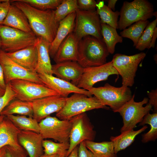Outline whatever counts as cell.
Returning <instances> with one entry per match:
<instances>
[{
	"mask_svg": "<svg viewBox=\"0 0 157 157\" xmlns=\"http://www.w3.org/2000/svg\"><path fill=\"white\" fill-rule=\"evenodd\" d=\"M154 6L147 0L124 2L119 12L118 29L123 30L134 23L148 20L154 16Z\"/></svg>",
	"mask_w": 157,
	"mask_h": 157,
	"instance_id": "cell-4",
	"label": "cell"
},
{
	"mask_svg": "<svg viewBox=\"0 0 157 157\" xmlns=\"http://www.w3.org/2000/svg\"><path fill=\"white\" fill-rule=\"evenodd\" d=\"M1 39L0 38V48L1 46Z\"/></svg>",
	"mask_w": 157,
	"mask_h": 157,
	"instance_id": "cell-51",
	"label": "cell"
},
{
	"mask_svg": "<svg viewBox=\"0 0 157 157\" xmlns=\"http://www.w3.org/2000/svg\"><path fill=\"white\" fill-rule=\"evenodd\" d=\"M37 36L3 25H0V48L6 53L14 52L35 45Z\"/></svg>",
	"mask_w": 157,
	"mask_h": 157,
	"instance_id": "cell-5",
	"label": "cell"
},
{
	"mask_svg": "<svg viewBox=\"0 0 157 157\" xmlns=\"http://www.w3.org/2000/svg\"><path fill=\"white\" fill-rule=\"evenodd\" d=\"M149 23L148 20L137 21L128 28H126L120 32L122 38H128L133 42L135 47L146 26Z\"/></svg>",
	"mask_w": 157,
	"mask_h": 157,
	"instance_id": "cell-31",
	"label": "cell"
},
{
	"mask_svg": "<svg viewBox=\"0 0 157 157\" xmlns=\"http://www.w3.org/2000/svg\"><path fill=\"white\" fill-rule=\"evenodd\" d=\"M5 53L18 64L28 70L36 72L38 52L35 44L14 52Z\"/></svg>",
	"mask_w": 157,
	"mask_h": 157,
	"instance_id": "cell-20",
	"label": "cell"
},
{
	"mask_svg": "<svg viewBox=\"0 0 157 157\" xmlns=\"http://www.w3.org/2000/svg\"><path fill=\"white\" fill-rule=\"evenodd\" d=\"M20 131L5 116L0 122V149L7 146L16 148L21 147L18 139Z\"/></svg>",
	"mask_w": 157,
	"mask_h": 157,
	"instance_id": "cell-22",
	"label": "cell"
},
{
	"mask_svg": "<svg viewBox=\"0 0 157 157\" xmlns=\"http://www.w3.org/2000/svg\"><path fill=\"white\" fill-rule=\"evenodd\" d=\"M110 108L104 105L96 97H89L83 94L74 93L66 98L62 109L56 113V117L61 120H69L74 117L94 109Z\"/></svg>",
	"mask_w": 157,
	"mask_h": 157,
	"instance_id": "cell-3",
	"label": "cell"
},
{
	"mask_svg": "<svg viewBox=\"0 0 157 157\" xmlns=\"http://www.w3.org/2000/svg\"><path fill=\"white\" fill-rule=\"evenodd\" d=\"M79 9L83 10H95L97 3L94 0H78Z\"/></svg>",
	"mask_w": 157,
	"mask_h": 157,
	"instance_id": "cell-39",
	"label": "cell"
},
{
	"mask_svg": "<svg viewBox=\"0 0 157 157\" xmlns=\"http://www.w3.org/2000/svg\"><path fill=\"white\" fill-rule=\"evenodd\" d=\"M83 142L86 147L95 157H117L114 151L113 143L111 141L100 142L89 140Z\"/></svg>",
	"mask_w": 157,
	"mask_h": 157,
	"instance_id": "cell-27",
	"label": "cell"
},
{
	"mask_svg": "<svg viewBox=\"0 0 157 157\" xmlns=\"http://www.w3.org/2000/svg\"><path fill=\"white\" fill-rule=\"evenodd\" d=\"M97 3L96 10L99 15L101 23L106 24L116 29H118L119 12L113 11L105 5L103 1H99Z\"/></svg>",
	"mask_w": 157,
	"mask_h": 157,
	"instance_id": "cell-30",
	"label": "cell"
},
{
	"mask_svg": "<svg viewBox=\"0 0 157 157\" xmlns=\"http://www.w3.org/2000/svg\"><path fill=\"white\" fill-rule=\"evenodd\" d=\"M2 25L26 32H33L25 14L11 3L8 14Z\"/></svg>",
	"mask_w": 157,
	"mask_h": 157,
	"instance_id": "cell-23",
	"label": "cell"
},
{
	"mask_svg": "<svg viewBox=\"0 0 157 157\" xmlns=\"http://www.w3.org/2000/svg\"><path fill=\"white\" fill-rule=\"evenodd\" d=\"M18 139L19 144L26 151L29 157H39L44 154L43 139L40 133L21 131Z\"/></svg>",
	"mask_w": 157,
	"mask_h": 157,
	"instance_id": "cell-18",
	"label": "cell"
},
{
	"mask_svg": "<svg viewBox=\"0 0 157 157\" xmlns=\"http://www.w3.org/2000/svg\"><path fill=\"white\" fill-rule=\"evenodd\" d=\"M101 27L102 39L109 53L113 54L116 44L122 42L123 38L118 34L116 29L107 24L101 23Z\"/></svg>",
	"mask_w": 157,
	"mask_h": 157,
	"instance_id": "cell-28",
	"label": "cell"
},
{
	"mask_svg": "<svg viewBox=\"0 0 157 157\" xmlns=\"http://www.w3.org/2000/svg\"><path fill=\"white\" fill-rule=\"evenodd\" d=\"M6 116L20 131L40 133L39 122L33 117L19 115H9Z\"/></svg>",
	"mask_w": 157,
	"mask_h": 157,
	"instance_id": "cell-29",
	"label": "cell"
},
{
	"mask_svg": "<svg viewBox=\"0 0 157 157\" xmlns=\"http://www.w3.org/2000/svg\"><path fill=\"white\" fill-rule=\"evenodd\" d=\"M83 68L77 62L69 61L56 63L52 65V74L69 82L75 85L81 76Z\"/></svg>",
	"mask_w": 157,
	"mask_h": 157,
	"instance_id": "cell-17",
	"label": "cell"
},
{
	"mask_svg": "<svg viewBox=\"0 0 157 157\" xmlns=\"http://www.w3.org/2000/svg\"><path fill=\"white\" fill-rule=\"evenodd\" d=\"M147 128V126H143L138 130L134 131L133 129H130L121 133L118 136H111L110 139L113 143L115 153L117 154L129 146L133 142L136 136Z\"/></svg>",
	"mask_w": 157,
	"mask_h": 157,
	"instance_id": "cell-25",
	"label": "cell"
},
{
	"mask_svg": "<svg viewBox=\"0 0 157 157\" xmlns=\"http://www.w3.org/2000/svg\"><path fill=\"white\" fill-rule=\"evenodd\" d=\"M5 116L2 115H0V122L2 121Z\"/></svg>",
	"mask_w": 157,
	"mask_h": 157,
	"instance_id": "cell-50",
	"label": "cell"
},
{
	"mask_svg": "<svg viewBox=\"0 0 157 157\" xmlns=\"http://www.w3.org/2000/svg\"><path fill=\"white\" fill-rule=\"evenodd\" d=\"M109 54L102 39L87 36L78 42L77 62L83 68L100 66L106 63Z\"/></svg>",
	"mask_w": 157,
	"mask_h": 157,
	"instance_id": "cell-2",
	"label": "cell"
},
{
	"mask_svg": "<svg viewBox=\"0 0 157 157\" xmlns=\"http://www.w3.org/2000/svg\"><path fill=\"white\" fill-rule=\"evenodd\" d=\"M66 98L58 94L34 101L32 102L33 118L39 122L51 114L58 113L64 106Z\"/></svg>",
	"mask_w": 157,
	"mask_h": 157,
	"instance_id": "cell-15",
	"label": "cell"
},
{
	"mask_svg": "<svg viewBox=\"0 0 157 157\" xmlns=\"http://www.w3.org/2000/svg\"><path fill=\"white\" fill-rule=\"evenodd\" d=\"M11 4V0H0V25L2 24L8 14Z\"/></svg>",
	"mask_w": 157,
	"mask_h": 157,
	"instance_id": "cell-40",
	"label": "cell"
},
{
	"mask_svg": "<svg viewBox=\"0 0 157 157\" xmlns=\"http://www.w3.org/2000/svg\"><path fill=\"white\" fill-rule=\"evenodd\" d=\"M78 157H95L92 152L86 147L84 142L78 145Z\"/></svg>",
	"mask_w": 157,
	"mask_h": 157,
	"instance_id": "cell-41",
	"label": "cell"
},
{
	"mask_svg": "<svg viewBox=\"0 0 157 157\" xmlns=\"http://www.w3.org/2000/svg\"><path fill=\"white\" fill-rule=\"evenodd\" d=\"M78 42L73 32L69 33L61 43L53 58L56 63L69 61L77 62Z\"/></svg>",
	"mask_w": 157,
	"mask_h": 157,
	"instance_id": "cell-19",
	"label": "cell"
},
{
	"mask_svg": "<svg viewBox=\"0 0 157 157\" xmlns=\"http://www.w3.org/2000/svg\"><path fill=\"white\" fill-rule=\"evenodd\" d=\"M6 147L5 157H29L27 152L22 147L16 148L8 146Z\"/></svg>",
	"mask_w": 157,
	"mask_h": 157,
	"instance_id": "cell-38",
	"label": "cell"
},
{
	"mask_svg": "<svg viewBox=\"0 0 157 157\" xmlns=\"http://www.w3.org/2000/svg\"><path fill=\"white\" fill-rule=\"evenodd\" d=\"M11 1L25 14L35 35L51 43L55 38L59 24L55 19L54 10H40L18 0Z\"/></svg>",
	"mask_w": 157,
	"mask_h": 157,
	"instance_id": "cell-1",
	"label": "cell"
},
{
	"mask_svg": "<svg viewBox=\"0 0 157 157\" xmlns=\"http://www.w3.org/2000/svg\"><path fill=\"white\" fill-rule=\"evenodd\" d=\"M78 9L77 0H63L54 10L55 19L59 23L68 15Z\"/></svg>",
	"mask_w": 157,
	"mask_h": 157,
	"instance_id": "cell-34",
	"label": "cell"
},
{
	"mask_svg": "<svg viewBox=\"0 0 157 157\" xmlns=\"http://www.w3.org/2000/svg\"><path fill=\"white\" fill-rule=\"evenodd\" d=\"M6 153V147L0 149V157H5Z\"/></svg>",
	"mask_w": 157,
	"mask_h": 157,
	"instance_id": "cell-47",
	"label": "cell"
},
{
	"mask_svg": "<svg viewBox=\"0 0 157 157\" xmlns=\"http://www.w3.org/2000/svg\"><path fill=\"white\" fill-rule=\"evenodd\" d=\"M0 64L3 69L6 85L16 79L26 80L44 84L37 72L28 70L18 64L0 48Z\"/></svg>",
	"mask_w": 157,
	"mask_h": 157,
	"instance_id": "cell-13",
	"label": "cell"
},
{
	"mask_svg": "<svg viewBox=\"0 0 157 157\" xmlns=\"http://www.w3.org/2000/svg\"><path fill=\"white\" fill-rule=\"evenodd\" d=\"M88 90L104 105L109 106L114 112L130 100L133 95L129 87H117L108 83L103 86L93 87Z\"/></svg>",
	"mask_w": 157,
	"mask_h": 157,
	"instance_id": "cell-6",
	"label": "cell"
},
{
	"mask_svg": "<svg viewBox=\"0 0 157 157\" xmlns=\"http://www.w3.org/2000/svg\"><path fill=\"white\" fill-rule=\"evenodd\" d=\"M112 75L118 76L119 74L111 61L100 66L84 68L83 74L76 86L88 90L96 83L107 80Z\"/></svg>",
	"mask_w": 157,
	"mask_h": 157,
	"instance_id": "cell-14",
	"label": "cell"
},
{
	"mask_svg": "<svg viewBox=\"0 0 157 157\" xmlns=\"http://www.w3.org/2000/svg\"><path fill=\"white\" fill-rule=\"evenodd\" d=\"M149 99L148 103L154 108V113H157V90H153L147 92Z\"/></svg>",
	"mask_w": 157,
	"mask_h": 157,
	"instance_id": "cell-42",
	"label": "cell"
},
{
	"mask_svg": "<svg viewBox=\"0 0 157 157\" xmlns=\"http://www.w3.org/2000/svg\"><path fill=\"white\" fill-rule=\"evenodd\" d=\"M38 73L44 84L64 97H68V95L72 93L82 94L89 97L92 96L93 95L89 91L79 88L71 82L42 72Z\"/></svg>",
	"mask_w": 157,
	"mask_h": 157,
	"instance_id": "cell-16",
	"label": "cell"
},
{
	"mask_svg": "<svg viewBox=\"0 0 157 157\" xmlns=\"http://www.w3.org/2000/svg\"><path fill=\"white\" fill-rule=\"evenodd\" d=\"M157 18L149 23L146 26L139 39L135 48L140 51L150 49V46L154 30L156 27Z\"/></svg>",
	"mask_w": 157,
	"mask_h": 157,
	"instance_id": "cell-35",
	"label": "cell"
},
{
	"mask_svg": "<svg viewBox=\"0 0 157 157\" xmlns=\"http://www.w3.org/2000/svg\"><path fill=\"white\" fill-rule=\"evenodd\" d=\"M44 154L47 155H58L62 157L67 156L69 147V142H57L43 139L42 142Z\"/></svg>",
	"mask_w": 157,
	"mask_h": 157,
	"instance_id": "cell-32",
	"label": "cell"
},
{
	"mask_svg": "<svg viewBox=\"0 0 157 157\" xmlns=\"http://www.w3.org/2000/svg\"><path fill=\"white\" fill-rule=\"evenodd\" d=\"M9 83L16 93V98L24 101L32 102L38 99L58 94L44 84L28 80H14Z\"/></svg>",
	"mask_w": 157,
	"mask_h": 157,
	"instance_id": "cell-10",
	"label": "cell"
},
{
	"mask_svg": "<svg viewBox=\"0 0 157 157\" xmlns=\"http://www.w3.org/2000/svg\"><path fill=\"white\" fill-rule=\"evenodd\" d=\"M33 111L32 102L24 101L15 99L2 111L0 115H25L33 117Z\"/></svg>",
	"mask_w": 157,
	"mask_h": 157,
	"instance_id": "cell-26",
	"label": "cell"
},
{
	"mask_svg": "<svg viewBox=\"0 0 157 157\" xmlns=\"http://www.w3.org/2000/svg\"><path fill=\"white\" fill-rule=\"evenodd\" d=\"M16 93L12 89L9 83L6 84L4 94L0 97V114L11 101L16 98Z\"/></svg>",
	"mask_w": 157,
	"mask_h": 157,
	"instance_id": "cell-37",
	"label": "cell"
},
{
	"mask_svg": "<svg viewBox=\"0 0 157 157\" xmlns=\"http://www.w3.org/2000/svg\"><path fill=\"white\" fill-rule=\"evenodd\" d=\"M70 120L72 126L67 156L81 142L86 140L93 141L96 134L94 126L85 113L76 116Z\"/></svg>",
	"mask_w": 157,
	"mask_h": 157,
	"instance_id": "cell-12",
	"label": "cell"
},
{
	"mask_svg": "<svg viewBox=\"0 0 157 157\" xmlns=\"http://www.w3.org/2000/svg\"><path fill=\"white\" fill-rule=\"evenodd\" d=\"M117 1V0H108L107 6L112 10L115 11V5Z\"/></svg>",
	"mask_w": 157,
	"mask_h": 157,
	"instance_id": "cell-45",
	"label": "cell"
},
{
	"mask_svg": "<svg viewBox=\"0 0 157 157\" xmlns=\"http://www.w3.org/2000/svg\"><path fill=\"white\" fill-rule=\"evenodd\" d=\"M50 44L43 38L37 37L35 45L38 52V64L36 71L37 73L42 72L53 75L49 53Z\"/></svg>",
	"mask_w": 157,
	"mask_h": 157,
	"instance_id": "cell-24",
	"label": "cell"
},
{
	"mask_svg": "<svg viewBox=\"0 0 157 157\" xmlns=\"http://www.w3.org/2000/svg\"><path fill=\"white\" fill-rule=\"evenodd\" d=\"M146 124L150 125V128L147 133L142 135V142L144 143L154 141L157 138V113L146 115L140 123L139 126H144Z\"/></svg>",
	"mask_w": 157,
	"mask_h": 157,
	"instance_id": "cell-33",
	"label": "cell"
},
{
	"mask_svg": "<svg viewBox=\"0 0 157 157\" xmlns=\"http://www.w3.org/2000/svg\"><path fill=\"white\" fill-rule=\"evenodd\" d=\"M78 146L75 147L66 157H78Z\"/></svg>",
	"mask_w": 157,
	"mask_h": 157,
	"instance_id": "cell-46",
	"label": "cell"
},
{
	"mask_svg": "<svg viewBox=\"0 0 157 157\" xmlns=\"http://www.w3.org/2000/svg\"><path fill=\"white\" fill-rule=\"evenodd\" d=\"M135 94L129 101L114 112L119 113L122 116L123 125L121 133L135 128L136 124L141 122L144 116L151 110L152 106L148 104L149 99L144 98L141 101H135Z\"/></svg>",
	"mask_w": 157,
	"mask_h": 157,
	"instance_id": "cell-7",
	"label": "cell"
},
{
	"mask_svg": "<svg viewBox=\"0 0 157 157\" xmlns=\"http://www.w3.org/2000/svg\"><path fill=\"white\" fill-rule=\"evenodd\" d=\"M5 91V90L3 89L0 87V97L4 94Z\"/></svg>",
	"mask_w": 157,
	"mask_h": 157,
	"instance_id": "cell-49",
	"label": "cell"
},
{
	"mask_svg": "<svg viewBox=\"0 0 157 157\" xmlns=\"http://www.w3.org/2000/svg\"><path fill=\"white\" fill-rule=\"evenodd\" d=\"M101 30L100 19L96 10L76 11L73 33L78 42L87 36L102 39Z\"/></svg>",
	"mask_w": 157,
	"mask_h": 157,
	"instance_id": "cell-8",
	"label": "cell"
},
{
	"mask_svg": "<svg viewBox=\"0 0 157 157\" xmlns=\"http://www.w3.org/2000/svg\"><path fill=\"white\" fill-rule=\"evenodd\" d=\"M42 10L56 9L63 0H18Z\"/></svg>",
	"mask_w": 157,
	"mask_h": 157,
	"instance_id": "cell-36",
	"label": "cell"
},
{
	"mask_svg": "<svg viewBox=\"0 0 157 157\" xmlns=\"http://www.w3.org/2000/svg\"><path fill=\"white\" fill-rule=\"evenodd\" d=\"M146 55L144 53L141 52L130 56L119 53L113 56L112 64L122 77V86L130 87L133 85L138 66Z\"/></svg>",
	"mask_w": 157,
	"mask_h": 157,
	"instance_id": "cell-9",
	"label": "cell"
},
{
	"mask_svg": "<svg viewBox=\"0 0 157 157\" xmlns=\"http://www.w3.org/2000/svg\"><path fill=\"white\" fill-rule=\"evenodd\" d=\"M39 157H62L58 155H47L43 154Z\"/></svg>",
	"mask_w": 157,
	"mask_h": 157,
	"instance_id": "cell-48",
	"label": "cell"
},
{
	"mask_svg": "<svg viewBox=\"0 0 157 157\" xmlns=\"http://www.w3.org/2000/svg\"><path fill=\"white\" fill-rule=\"evenodd\" d=\"M157 37V28L155 29L154 32L153 36L151 42L150 48H154L155 46L156 40Z\"/></svg>",
	"mask_w": 157,
	"mask_h": 157,
	"instance_id": "cell-44",
	"label": "cell"
},
{
	"mask_svg": "<svg viewBox=\"0 0 157 157\" xmlns=\"http://www.w3.org/2000/svg\"><path fill=\"white\" fill-rule=\"evenodd\" d=\"M76 17V11L74 12L59 22L55 38L49 46V53L51 58H53L63 41L73 31Z\"/></svg>",
	"mask_w": 157,
	"mask_h": 157,
	"instance_id": "cell-21",
	"label": "cell"
},
{
	"mask_svg": "<svg viewBox=\"0 0 157 157\" xmlns=\"http://www.w3.org/2000/svg\"><path fill=\"white\" fill-rule=\"evenodd\" d=\"M6 85L5 84L2 68L0 64V87L5 90Z\"/></svg>",
	"mask_w": 157,
	"mask_h": 157,
	"instance_id": "cell-43",
	"label": "cell"
},
{
	"mask_svg": "<svg viewBox=\"0 0 157 157\" xmlns=\"http://www.w3.org/2000/svg\"><path fill=\"white\" fill-rule=\"evenodd\" d=\"M40 133L43 139H51L58 142H69L72 124L70 120H61L48 116L39 122Z\"/></svg>",
	"mask_w": 157,
	"mask_h": 157,
	"instance_id": "cell-11",
	"label": "cell"
}]
</instances>
